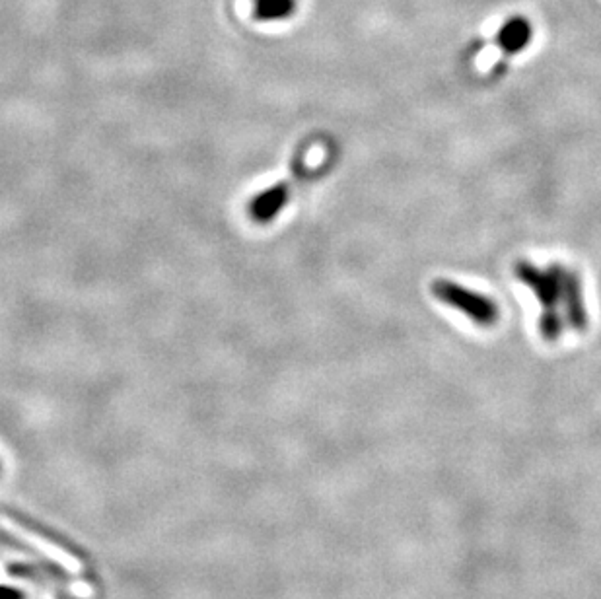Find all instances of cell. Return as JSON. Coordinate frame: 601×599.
<instances>
[{"label": "cell", "mask_w": 601, "mask_h": 599, "mask_svg": "<svg viewBox=\"0 0 601 599\" xmlns=\"http://www.w3.org/2000/svg\"><path fill=\"white\" fill-rule=\"evenodd\" d=\"M298 8L296 0H253V20L279 22L290 18Z\"/></svg>", "instance_id": "8992f818"}, {"label": "cell", "mask_w": 601, "mask_h": 599, "mask_svg": "<svg viewBox=\"0 0 601 599\" xmlns=\"http://www.w3.org/2000/svg\"><path fill=\"white\" fill-rule=\"evenodd\" d=\"M563 269V265L551 263L549 269L543 271L530 261H518L514 267V275L535 294L543 312H557V304L561 302Z\"/></svg>", "instance_id": "3957f363"}, {"label": "cell", "mask_w": 601, "mask_h": 599, "mask_svg": "<svg viewBox=\"0 0 601 599\" xmlns=\"http://www.w3.org/2000/svg\"><path fill=\"white\" fill-rule=\"evenodd\" d=\"M539 335L547 343H555L563 335V316L557 312H543L539 318Z\"/></svg>", "instance_id": "52a82bcc"}, {"label": "cell", "mask_w": 601, "mask_h": 599, "mask_svg": "<svg viewBox=\"0 0 601 599\" xmlns=\"http://www.w3.org/2000/svg\"><path fill=\"white\" fill-rule=\"evenodd\" d=\"M561 302L565 308L566 325L576 333H584L590 325V319L584 304L582 281L576 271L566 267L563 269V279H561Z\"/></svg>", "instance_id": "277c9868"}, {"label": "cell", "mask_w": 601, "mask_h": 599, "mask_svg": "<svg viewBox=\"0 0 601 599\" xmlns=\"http://www.w3.org/2000/svg\"><path fill=\"white\" fill-rule=\"evenodd\" d=\"M292 174L294 176L271 185L267 191H261L257 197H253V201L249 203V216L255 224H271L286 209L300 181L310 177V174L304 170V148H300L296 154V162L292 164Z\"/></svg>", "instance_id": "7a4b0ae2"}, {"label": "cell", "mask_w": 601, "mask_h": 599, "mask_svg": "<svg viewBox=\"0 0 601 599\" xmlns=\"http://www.w3.org/2000/svg\"><path fill=\"white\" fill-rule=\"evenodd\" d=\"M432 294L438 302L458 310L461 316L471 319L479 327H493L500 319L498 304L491 296L465 288L458 282L438 279L432 282Z\"/></svg>", "instance_id": "6da1fadb"}, {"label": "cell", "mask_w": 601, "mask_h": 599, "mask_svg": "<svg viewBox=\"0 0 601 599\" xmlns=\"http://www.w3.org/2000/svg\"><path fill=\"white\" fill-rule=\"evenodd\" d=\"M531 39L533 26L530 20L524 16H512L500 26L496 34V45L502 49L504 55H518L530 45Z\"/></svg>", "instance_id": "5b68a950"}]
</instances>
